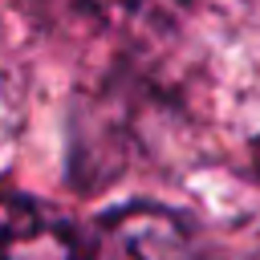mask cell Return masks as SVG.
Returning <instances> with one entry per match:
<instances>
[{
    "label": "cell",
    "mask_w": 260,
    "mask_h": 260,
    "mask_svg": "<svg viewBox=\"0 0 260 260\" xmlns=\"http://www.w3.org/2000/svg\"><path fill=\"white\" fill-rule=\"evenodd\" d=\"M0 260H81V232L49 203L0 191Z\"/></svg>",
    "instance_id": "cell-2"
},
{
    "label": "cell",
    "mask_w": 260,
    "mask_h": 260,
    "mask_svg": "<svg viewBox=\"0 0 260 260\" xmlns=\"http://www.w3.org/2000/svg\"><path fill=\"white\" fill-rule=\"evenodd\" d=\"M81 260H207L203 232L167 203H114L81 232Z\"/></svg>",
    "instance_id": "cell-1"
},
{
    "label": "cell",
    "mask_w": 260,
    "mask_h": 260,
    "mask_svg": "<svg viewBox=\"0 0 260 260\" xmlns=\"http://www.w3.org/2000/svg\"><path fill=\"white\" fill-rule=\"evenodd\" d=\"M252 167H256V175H260V138L252 142Z\"/></svg>",
    "instance_id": "cell-3"
}]
</instances>
